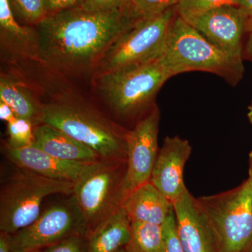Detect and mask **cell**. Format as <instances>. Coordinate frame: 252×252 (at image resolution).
<instances>
[{
  "label": "cell",
  "mask_w": 252,
  "mask_h": 252,
  "mask_svg": "<svg viewBox=\"0 0 252 252\" xmlns=\"http://www.w3.org/2000/svg\"><path fill=\"white\" fill-rule=\"evenodd\" d=\"M138 19L130 6L105 12L79 6L49 15L34 27L41 66L57 77L91 78L111 44Z\"/></svg>",
  "instance_id": "cell-1"
},
{
  "label": "cell",
  "mask_w": 252,
  "mask_h": 252,
  "mask_svg": "<svg viewBox=\"0 0 252 252\" xmlns=\"http://www.w3.org/2000/svg\"><path fill=\"white\" fill-rule=\"evenodd\" d=\"M42 124L53 126L87 146L102 160L126 161L127 130L76 93L56 94L44 102Z\"/></svg>",
  "instance_id": "cell-2"
},
{
  "label": "cell",
  "mask_w": 252,
  "mask_h": 252,
  "mask_svg": "<svg viewBox=\"0 0 252 252\" xmlns=\"http://www.w3.org/2000/svg\"><path fill=\"white\" fill-rule=\"evenodd\" d=\"M160 58L93 78L96 94L118 117L138 122L157 105L158 93L172 77Z\"/></svg>",
  "instance_id": "cell-3"
},
{
  "label": "cell",
  "mask_w": 252,
  "mask_h": 252,
  "mask_svg": "<svg viewBox=\"0 0 252 252\" xmlns=\"http://www.w3.org/2000/svg\"><path fill=\"white\" fill-rule=\"evenodd\" d=\"M160 59L172 77L200 71L215 74L235 85L245 72L243 61L212 44L178 14L170 23Z\"/></svg>",
  "instance_id": "cell-4"
},
{
  "label": "cell",
  "mask_w": 252,
  "mask_h": 252,
  "mask_svg": "<svg viewBox=\"0 0 252 252\" xmlns=\"http://www.w3.org/2000/svg\"><path fill=\"white\" fill-rule=\"evenodd\" d=\"M18 169L5 181L0 191V230L9 235L39 217L46 197L55 194L72 195L74 187V182L52 180Z\"/></svg>",
  "instance_id": "cell-5"
},
{
  "label": "cell",
  "mask_w": 252,
  "mask_h": 252,
  "mask_svg": "<svg viewBox=\"0 0 252 252\" xmlns=\"http://www.w3.org/2000/svg\"><path fill=\"white\" fill-rule=\"evenodd\" d=\"M126 161L99 160L88 163L74 182L72 197L91 233L122 207Z\"/></svg>",
  "instance_id": "cell-6"
},
{
  "label": "cell",
  "mask_w": 252,
  "mask_h": 252,
  "mask_svg": "<svg viewBox=\"0 0 252 252\" xmlns=\"http://www.w3.org/2000/svg\"><path fill=\"white\" fill-rule=\"evenodd\" d=\"M219 252H241L252 239V185L248 180L226 191L198 198Z\"/></svg>",
  "instance_id": "cell-7"
},
{
  "label": "cell",
  "mask_w": 252,
  "mask_h": 252,
  "mask_svg": "<svg viewBox=\"0 0 252 252\" xmlns=\"http://www.w3.org/2000/svg\"><path fill=\"white\" fill-rule=\"evenodd\" d=\"M172 9L156 16L139 18L111 44L91 79L120 68L161 57L165 51L169 28L175 17Z\"/></svg>",
  "instance_id": "cell-8"
},
{
  "label": "cell",
  "mask_w": 252,
  "mask_h": 252,
  "mask_svg": "<svg viewBox=\"0 0 252 252\" xmlns=\"http://www.w3.org/2000/svg\"><path fill=\"white\" fill-rule=\"evenodd\" d=\"M87 231L85 221L71 197L64 203L46 209L31 225L9 235L11 251L40 250L68 237Z\"/></svg>",
  "instance_id": "cell-9"
},
{
  "label": "cell",
  "mask_w": 252,
  "mask_h": 252,
  "mask_svg": "<svg viewBox=\"0 0 252 252\" xmlns=\"http://www.w3.org/2000/svg\"><path fill=\"white\" fill-rule=\"evenodd\" d=\"M160 112L156 105L136 123L126 135V170L123 182L124 200L140 186L150 182L159 149ZM124 202V201H123Z\"/></svg>",
  "instance_id": "cell-10"
},
{
  "label": "cell",
  "mask_w": 252,
  "mask_h": 252,
  "mask_svg": "<svg viewBox=\"0 0 252 252\" xmlns=\"http://www.w3.org/2000/svg\"><path fill=\"white\" fill-rule=\"evenodd\" d=\"M248 17L238 6L228 5L184 19L233 59L243 61V39Z\"/></svg>",
  "instance_id": "cell-11"
},
{
  "label": "cell",
  "mask_w": 252,
  "mask_h": 252,
  "mask_svg": "<svg viewBox=\"0 0 252 252\" xmlns=\"http://www.w3.org/2000/svg\"><path fill=\"white\" fill-rule=\"evenodd\" d=\"M177 237L185 252H219L208 220L198 198L188 189L172 204Z\"/></svg>",
  "instance_id": "cell-12"
},
{
  "label": "cell",
  "mask_w": 252,
  "mask_h": 252,
  "mask_svg": "<svg viewBox=\"0 0 252 252\" xmlns=\"http://www.w3.org/2000/svg\"><path fill=\"white\" fill-rule=\"evenodd\" d=\"M191 152L189 141L177 135L165 137L159 149L150 182L172 204L187 190L184 170Z\"/></svg>",
  "instance_id": "cell-13"
},
{
  "label": "cell",
  "mask_w": 252,
  "mask_h": 252,
  "mask_svg": "<svg viewBox=\"0 0 252 252\" xmlns=\"http://www.w3.org/2000/svg\"><path fill=\"white\" fill-rule=\"evenodd\" d=\"M0 46L1 58L6 62L15 64L28 61L41 65L35 29L18 22L9 0H0Z\"/></svg>",
  "instance_id": "cell-14"
},
{
  "label": "cell",
  "mask_w": 252,
  "mask_h": 252,
  "mask_svg": "<svg viewBox=\"0 0 252 252\" xmlns=\"http://www.w3.org/2000/svg\"><path fill=\"white\" fill-rule=\"evenodd\" d=\"M5 156L18 168L52 180L74 182L89 162L68 161L52 157L34 144L12 148L4 144Z\"/></svg>",
  "instance_id": "cell-15"
},
{
  "label": "cell",
  "mask_w": 252,
  "mask_h": 252,
  "mask_svg": "<svg viewBox=\"0 0 252 252\" xmlns=\"http://www.w3.org/2000/svg\"><path fill=\"white\" fill-rule=\"evenodd\" d=\"M20 74L1 73L0 100L8 104L18 118L30 121L36 127L42 124L43 103L37 91Z\"/></svg>",
  "instance_id": "cell-16"
},
{
  "label": "cell",
  "mask_w": 252,
  "mask_h": 252,
  "mask_svg": "<svg viewBox=\"0 0 252 252\" xmlns=\"http://www.w3.org/2000/svg\"><path fill=\"white\" fill-rule=\"evenodd\" d=\"M123 208L130 221L162 225L173 205L150 182L140 186L124 200Z\"/></svg>",
  "instance_id": "cell-17"
},
{
  "label": "cell",
  "mask_w": 252,
  "mask_h": 252,
  "mask_svg": "<svg viewBox=\"0 0 252 252\" xmlns=\"http://www.w3.org/2000/svg\"><path fill=\"white\" fill-rule=\"evenodd\" d=\"M34 144L49 155L68 161L91 162L102 160L87 146L47 124L34 127Z\"/></svg>",
  "instance_id": "cell-18"
},
{
  "label": "cell",
  "mask_w": 252,
  "mask_h": 252,
  "mask_svg": "<svg viewBox=\"0 0 252 252\" xmlns=\"http://www.w3.org/2000/svg\"><path fill=\"white\" fill-rule=\"evenodd\" d=\"M131 221L123 207L89 233L87 252H118L130 237Z\"/></svg>",
  "instance_id": "cell-19"
},
{
  "label": "cell",
  "mask_w": 252,
  "mask_h": 252,
  "mask_svg": "<svg viewBox=\"0 0 252 252\" xmlns=\"http://www.w3.org/2000/svg\"><path fill=\"white\" fill-rule=\"evenodd\" d=\"M125 250L128 252H165L162 225L131 221L130 240Z\"/></svg>",
  "instance_id": "cell-20"
},
{
  "label": "cell",
  "mask_w": 252,
  "mask_h": 252,
  "mask_svg": "<svg viewBox=\"0 0 252 252\" xmlns=\"http://www.w3.org/2000/svg\"><path fill=\"white\" fill-rule=\"evenodd\" d=\"M16 20L25 26L35 27L47 16L44 0H9Z\"/></svg>",
  "instance_id": "cell-21"
},
{
  "label": "cell",
  "mask_w": 252,
  "mask_h": 252,
  "mask_svg": "<svg viewBox=\"0 0 252 252\" xmlns=\"http://www.w3.org/2000/svg\"><path fill=\"white\" fill-rule=\"evenodd\" d=\"M34 126L30 121L16 118L7 124L8 138L5 144L12 148H23L34 142Z\"/></svg>",
  "instance_id": "cell-22"
},
{
  "label": "cell",
  "mask_w": 252,
  "mask_h": 252,
  "mask_svg": "<svg viewBox=\"0 0 252 252\" xmlns=\"http://www.w3.org/2000/svg\"><path fill=\"white\" fill-rule=\"evenodd\" d=\"M238 2V0H182L176 6V9L180 17L187 19L220 6H237Z\"/></svg>",
  "instance_id": "cell-23"
},
{
  "label": "cell",
  "mask_w": 252,
  "mask_h": 252,
  "mask_svg": "<svg viewBox=\"0 0 252 252\" xmlns=\"http://www.w3.org/2000/svg\"><path fill=\"white\" fill-rule=\"evenodd\" d=\"M182 0H132L130 9L137 18H147L176 7Z\"/></svg>",
  "instance_id": "cell-24"
},
{
  "label": "cell",
  "mask_w": 252,
  "mask_h": 252,
  "mask_svg": "<svg viewBox=\"0 0 252 252\" xmlns=\"http://www.w3.org/2000/svg\"><path fill=\"white\" fill-rule=\"evenodd\" d=\"M132 0H83L79 7L91 12H105L126 9Z\"/></svg>",
  "instance_id": "cell-25"
},
{
  "label": "cell",
  "mask_w": 252,
  "mask_h": 252,
  "mask_svg": "<svg viewBox=\"0 0 252 252\" xmlns=\"http://www.w3.org/2000/svg\"><path fill=\"white\" fill-rule=\"evenodd\" d=\"M162 226L165 240V252H185L177 237L174 210L170 212Z\"/></svg>",
  "instance_id": "cell-26"
},
{
  "label": "cell",
  "mask_w": 252,
  "mask_h": 252,
  "mask_svg": "<svg viewBox=\"0 0 252 252\" xmlns=\"http://www.w3.org/2000/svg\"><path fill=\"white\" fill-rule=\"evenodd\" d=\"M81 235L76 234L61 240L46 248L41 252H83V241Z\"/></svg>",
  "instance_id": "cell-27"
},
{
  "label": "cell",
  "mask_w": 252,
  "mask_h": 252,
  "mask_svg": "<svg viewBox=\"0 0 252 252\" xmlns=\"http://www.w3.org/2000/svg\"><path fill=\"white\" fill-rule=\"evenodd\" d=\"M83 0H44L47 16L81 6Z\"/></svg>",
  "instance_id": "cell-28"
},
{
  "label": "cell",
  "mask_w": 252,
  "mask_h": 252,
  "mask_svg": "<svg viewBox=\"0 0 252 252\" xmlns=\"http://www.w3.org/2000/svg\"><path fill=\"white\" fill-rule=\"evenodd\" d=\"M17 117L13 109L2 100H0V119L8 124L12 122Z\"/></svg>",
  "instance_id": "cell-29"
},
{
  "label": "cell",
  "mask_w": 252,
  "mask_h": 252,
  "mask_svg": "<svg viewBox=\"0 0 252 252\" xmlns=\"http://www.w3.org/2000/svg\"><path fill=\"white\" fill-rule=\"evenodd\" d=\"M237 6L248 18L252 16V0H238Z\"/></svg>",
  "instance_id": "cell-30"
},
{
  "label": "cell",
  "mask_w": 252,
  "mask_h": 252,
  "mask_svg": "<svg viewBox=\"0 0 252 252\" xmlns=\"http://www.w3.org/2000/svg\"><path fill=\"white\" fill-rule=\"evenodd\" d=\"M0 252H11L9 234L1 232L0 234Z\"/></svg>",
  "instance_id": "cell-31"
},
{
  "label": "cell",
  "mask_w": 252,
  "mask_h": 252,
  "mask_svg": "<svg viewBox=\"0 0 252 252\" xmlns=\"http://www.w3.org/2000/svg\"><path fill=\"white\" fill-rule=\"evenodd\" d=\"M248 40L246 45V54L248 58L252 61V34H249Z\"/></svg>",
  "instance_id": "cell-32"
},
{
  "label": "cell",
  "mask_w": 252,
  "mask_h": 252,
  "mask_svg": "<svg viewBox=\"0 0 252 252\" xmlns=\"http://www.w3.org/2000/svg\"><path fill=\"white\" fill-rule=\"evenodd\" d=\"M252 185V150L249 155V178Z\"/></svg>",
  "instance_id": "cell-33"
},
{
  "label": "cell",
  "mask_w": 252,
  "mask_h": 252,
  "mask_svg": "<svg viewBox=\"0 0 252 252\" xmlns=\"http://www.w3.org/2000/svg\"><path fill=\"white\" fill-rule=\"evenodd\" d=\"M247 31L249 34H252V16L248 18V27H247Z\"/></svg>",
  "instance_id": "cell-34"
},
{
  "label": "cell",
  "mask_w": 252,
  "mask_h": 252,
  "mask_svg": "<svg viewBox=\"0 0 252 252\" xmlns=\"http://www.w3.org/2000/svg\"><path fill=\"white\" fill-rule=\"evenodd\" d=\"M248 118L250 122L252 124V101L248 107Z\"/></svg>",
  "instance_id": "cell-35"
},
{
  "label": "cell",
  "mask_w": 252,
  "mask_h": 252,
  "mask_svg": "<svg viewBox=\"0 0 252 252\" xmlns=\"http://www.w3.org/2000/svg\"><path fill=\"white\" fill-rule=\"evenodd\" d=\"M241 252H252V239L251 241L250 242V243L247 245L246 248L244 249Z\"/></svg>",
  "instance_id": "cell-36"
},
{
  "label": "cell",
  "mask_w": 252,
  "mask_h": 252,
  "mask_svg": "<svg viewBox=\"0 0 252 252\" xmlns=\"http://www.w3.org/2000/svg\"><path fill=\"white\" fill-rule=\"evenodd\" d=\"M118 252H128L126 251V250H125V248H124V249H122V250H121L120 251Z\"/></svg>",
  "instance_id": "cell-37"
},
{
  "label": "cell",
  "mask_w": 252,
  "mask_h": 252,
  "mask_svg": "<svg viewBox=\"0 0 252 252\" xmlns=\"http://www.w3.org/2000/svg\"><path fill=\"white\" fill-rule=\"evenodd\" d=\"M41 252L40 251V250H36V251H33V252Z\"/></svg>",
  "instance_id": "cell-38"
}]
</instances>
